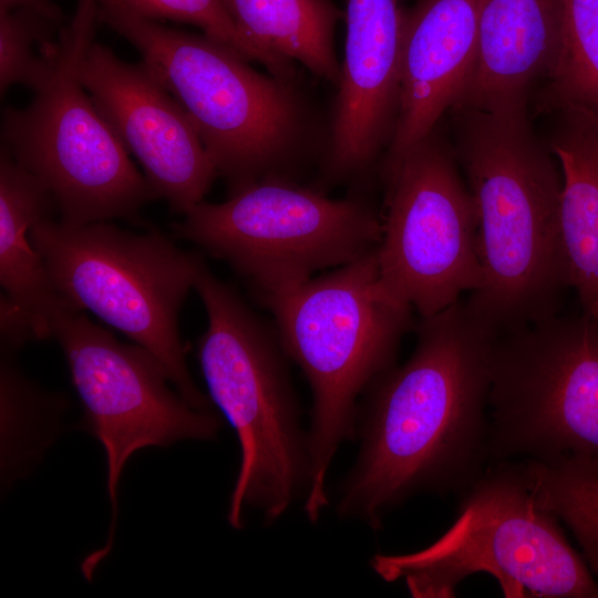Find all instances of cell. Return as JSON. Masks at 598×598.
Listing matches in <instances>:
<instances>
[{
  "mask_svg": "<svg viewBox=\"0 0 598 598\" xmlns=\"http://www.w3.org/2000/svg\"><path fill=\"white\" fill-rule=\"evenodd\" d=\"M97 22L96 0H79L58 34L52 68L31 102L3 110L1 148L48 189L61 221L124 219L145 225L140 212L156 199L155 194L78 74Z\"/></svg>",
  "mask_w": 598,
  "mask_h": 598,
  "instance_id": "obj_8",
  "label": "cell"
},
{
  "mask_svg": "<svg viewBox=\"0 0 598 598\" xmlns=\"http://www.w3.org/2000/svg\"><path fill=\"white\" fill-rule=\"evenodd\" d=\"M194 290L207 328L196 344L208 396L233 426L240 465L230 494L228 524L244 528V512L277 520L309 481L308 436L276 329L200 259Z\"/></svg>",
  "mask_w": 598,
  "mask_h": 598,
  "instance_id": "obj_5",
  "label": "cell"
},
{
  "mask_svg": "<svg viewBox=\"0 0 598 598\" xmlns=\"http://www.w3.org/2000/svg\"><path fill=\"white\" fill-rule=\"evenodd\" d=\"M488 411L489 464L598 462V316L557 313L501 334Z\"/></svg>",
  "mask_w": 598,
  "mask_h": 598,
  "instance_id": "obj_10",
  "label": "cell"
},
{
  "mask_svg": "<svg viewBox=\"0 0 598 598\" xmlns=\"http://www.w3.org/2000/svg\"><path fill=\"white\" fill-rule=\"evenodd\" d=\"M457 164L439 125L382 164L380 276L421 318L441 312L482 282L476 208Z\"/></svg>",
  "mask_w": 598,
  "mask_h": 598,
  "instance_id": "obj_12",
  "label": "cell"
},
{
  "mask_svg": "<svg viewBox=\"0 0 598 598\" xmlns=\"http://www.w3.org/2000/svg\"><path fill=\"white\" fill-rule=\"evenodd\" d=\"M460 496L442 536L413 553L374 555V573L404 581L415 598L454 597L476 573L496 578L505 597L598 598V582L515 461L489 464Z\"/></svg>",
  "mask_w": 598,
  "mask_h": 598,
  "instance_id": "obj_6",
  "label": "cell"
},
{
  "mask_svg": "<svg viewBox=\"0 0 598 598\" xmlns=\"http://www.w3.org/2000/svg\"><path fill=\"white\" fill-rule=\"evenodd\" d=\"M62 13L31 8L0 10V92L20 84L34 91L48 76L55 55Z\"/></svg>",
  "mask_w": 598,
  "mask_h": 598,
  "instance_id": "obj_22",
  "label": "cell"
},
{
  "mask_svg": "<svg viewBox=\"0 0 598 598\" xmlns=\"http://www.w3.org/2000/svg\"><path fill=\"white\" fill-rule=\"evenodd\" d=\"M403 10L399 0H347V34L328 136L313 188L360 184L396 123Z\"/></svg>",
  "mask_w": 598,
  "mask_h": 598,
  "instance_id": "obj_14",
  "label": "cell"
},
{
  "mask_svg": "<svg viewBox=\"0 0 598 598\" xmlns=\"http://www.w3.org/2000/svg\"><path fill=\"white\" fill-rule=\"evenodd\" d=\"M515 463L536 502L568 526L598 574V462L559 457Z\"/></svg>",
  "mask_w": 598,
  "mask_h": 598,
  "instance_id": "obj_21",
  "label": "cell"
},
{
  "mask_svg": "<svg viewBox=\"0 0 598 598\" xmlns=\"http://www.w3.org/2000/svg\"><path fill=\"white\" fill-rule=\"evenodd\" d=\"M30 236L68 306L93 313L144 348L192 406L210 410L209 396L188 371L178 324L200 255L156 229L136 234L110 221L70 225L47 217Z\"/></svg>",
  "mask_w": 598,
  "mask_h": 598,
  "instance_id": "obj_7",
  "label": "cell"
},
{
  "mask_svg": "<svg viewBox=\"0 0 598 598\" xmlns=\"http://www.w3.org/2000/svg\"><path fill=\"white\" fill-rule=\"evenodd\" d=\"M560 0H485L471 81L452 110L527 107L558 52Z\"/></svg>",
  "mask_w": 598,
  "mask_h": 598,
  "instance_id": "obj_16",
  "label": "cell"
},
{
  "mask_svg": "<svg viewBox=\"0 0 598 598\" xmlns=\"http://www.w3.org/2000/svg\"><path fill=\"white\" fill-rule=\"evenodd\" d=\"M97 17L135 47L183 107L229 194L262 179L296 181L319 163L328 126L300 81L264 74L204 33L110 7L97 6Z\"/></svg>",
  "mask_w": 598,
  "mask_h": 598,
  "instance_id": "obj_3",
  "label": "cell"
},
{
  "mask_svg": "<svg viewBox=\"0 0 598 598\" xmlns=\"http://www.w3.org/2000/svg\"><path fill=\"white\" fill-rule=\"evenodd\" d=\"M545 104L598 126V0H560L557 58Z\"/></svg>",
  "mask_w": 598,
  "mask_h": 598,
  "instance_id": "obj_20",
  "label": "cell"
},
{
  "mask_svg": "<svg viewBox=\"0 0 598 598\" xmlns=\"http://www.w3.org/2000/svg\"><path fill=\"white\" fill-rule=\"evenodd\" d=\"M271 312L287 355L312 392L305 513L317 523L329 503L327 475L346 440L353 439L357 400L394 364L413 309L382 282L377 248L328 274L258 297Z\"/></svg>",
  "mask_w": 598,
  "mask_h": 598,
  "instance_id": "obj_4",
  "label": "cell"
},
{
  "mask_svg": "<svg viewBox=\"0 0 598 598\" xmlns=\"http://www.w3.org/2000/svg\"><path fill=\"white\" fill-rule=\"evenodd\" d=\"M549 148L561 173L559 228L568 287L598 316V126L561 115Z\"/></svg>",
  "mask_w": 598,
  "mask_h": 598,
  "instance_id": "obj_18",
  "label": "cell"
},
{
  "mask_svg": "<svg viewBox=\"0 0 598 598\" xmlns=\"http://www.w3.org/2000/svg\"><path fill=\"white\" fill-rule=\"evenodd\" d=\"M18 8H31L47 11L59 9L50 0H0V10H12Z\"/></svg>",
  "mask_w": 598,
  "mask_h": 598,
  "instance_id": "obj_24",
  "label": "cell"
},
{
  "mask_svg": "<svg viewBox=\"0 0 598 598\" xmlns=\"http://www.w3.org/2000/svg\"><path fill=\"white\" fill-rule=\"evenodd\" d=\"M51 338L59 342L68 362L83 408L82 425L101 443L106 457L109 534L104 545L80 566L91 581L113 548L118 484L130 457L144 447L214 439L223 421L212 410H198L172 391L166 372L148 351L118 341L62 299L51 317Z\"/></svg>",
  "mask_w": 598,
  "mask_h": 598,
  "instance_id": "obj_11",
  "label": "cell"
},
{
  "mask_svg": "<svg viewBox=\"0 0 598 598\" xmlns=\"http://www.w3.org/2000/svg\"><path fill=\"white\" fill-rule=\"evenodd\" d=\"M485 0H420L403 12L399 111L382 164L426 137L474 71Z\"/></svg>",
  "mask_w": 598,
  "mask_h": 598,
  "instance_id": "obj_15",
  "label": "cell"
},
{
  "mask_svg": "<svg viewBox=\"0 0 598 598\" xmlns=\"http://www.w3.org/2000/svg\"><path fill=\"white\" fill-rule=\"evenodd\" d=\"M183 216L174 236L228 264L258 297L363 257L382 230L381 213L360 193L336 199L288 179L252 183Z\"/></svg>",
  "mask_w": 598,
  "mask_h": 598,
  "instance_id": "obj_9",
  "label": "cell"
},
{
  "mask_svg": "<svg viewBox=\"0 0 598 598\" xmlns=\"http://www.w3.org/2000/svg\"><path fill=\"white\" fill-rule=\"evenodd\" d=\"M100 7L120 9L157 20L169 19L193 24L204 34L231 48L250 62L261 64L270 74L299 79L296 63L272 58L251 44L236 28L221 0H96Z\"/></svg>",
  "mask_w": 598,
  "mask_h": 598,
  "instance_id": "obj_23",
  "label": "cell"
},
{
  "mask_svg": "<svg viewBox=\"0 0 598 598\" xmlns=\"http://www.w3.org/2000/svg\"><path fill=\"white\" fill-rule=\"evenodd\" d=\"M78 74L156 199L182 215L204 200L217 171L183 107L143 62L127 63L93 40Z\"/></svg>",
  "mask_w": 598,
  "mask_h": 598,
  "instance_id": "obj_13",
  "label": "cell"
},
{
  "mask_svg": "<svg viewBox=\"0 0 598 598\" xmlns=\"http://www.w3.org/2000/svg\"><path fill=\"white\" fill-rule=\"evenodd\" d=\"M498 337L465 301L421 318L408 361L365 390L361 447L339 487L340 517L377 530L410 497L461 495L483 473Z\"/></svg>",
  "mask_w": 598,
  "mask_h": 598,
  "instance_id": "obj_1",
  "label": "cell"
},
{
  "mask_svg": "<svg viewBox=\"0 0 598 598\" xmlns=\"http://www.w3.org/2000/svg\"><path fill=\"white\" fill-rule=\"evenodd\" d=\"M54 200L41 182L9 153L0 152V285L30 321L35 340L51 338V317L60 301L30 230L52 217Z\"/></svg>",
  "mask_w": 598,
  "mask_h": 598,
  "instance_id": "obj_17",
  "label": "cell"
},
{
  "mask_svg": "<svg viewBox=\"0 0 598 598\" xmlns=\"http://www.w3.org/2000/svg\"><path fill=\"white\" fill-rule=\"evenodd\" d=\"M238 31L268 55L298 62L334 86L341 64L334 29L344 14L331 0H221Z\"/></svg>",
  "mask_w": 598,
  "mask_h": 598,
  "instance_id": "obj_19",
  "label": "cell"
},
{
  "mask_svg": "<svg viewBox=\"0 0 598 598\" xmlns=\"http://www.w3.org/2000/svg\"><path fill=\"white\" fill-rule=\"evenodd\" d=\"M455 155L473 197L482 282L467 308L501 334L558 313L568 287L559 228L561 173L527 107L453 111Z\"/></svg>",
  "mask_w": 598,
  "mask_h": 598,
  "instance_id": "obj_2",
  "label": "cell"
}]
</instances>
